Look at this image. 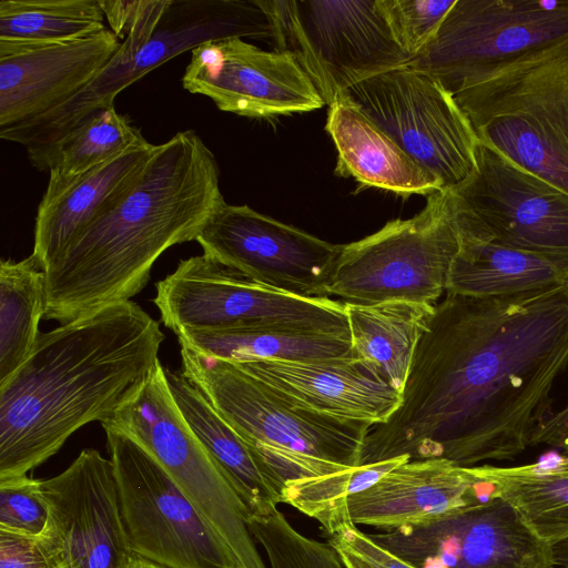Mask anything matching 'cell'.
<instances>
[{"label": "cell", "mask_w": 568, "mask_h": 568, "mask_svg": "<svg viewBox=\"0 0 568 568\" xmlns=\"http://www.w3.org/2000/svg\"><path fill=\"white\" fill-rule=\"evenodd\" d=\"M456 0H381L399 47L414 59L432 41Z\"/></svg>", "instance_id": "34"}, {"label": "cell", "mask_w": 568, "mask_h": 568, "mask_svg": "<svg viewBox=\"0 0 568 568\" xmlns=\"http://www.w3.org/2000/svg\"><path fill=\"white\" fill-rule=\"evenodd\" d=\"M224 201L215 155L195 131L158 144L134 180L44 271L43 318L62 325L131 301L155 261L195 241Z\"/></svg>", "instance_id": "2"}, {"label": "cell", "mask_w": 568, "mask_h": 568, "mask_svg": "<svg viewBox=\"0 0 568 568\" xmlns=\"http://www.w3.org/2000/svg\"><path fill=\"white\" fill-rule=\"evenodd\" d=\"M562 286H565L568 290V273L566 274Z\"/></svg>", "instance_id": "41"}, {"label": "cell", "mask_w": 568, "mask_h": 568, "mask_svg": "<svg viewBox=\"0 0 568 568\" xmlns=\"http://www.w3.org/2000/svg\"><path fill=\"white\" fill-rule=\"evenodd\" d=\"M247 527L266 556L267 568H346L329 541L303 535L277 507L251 515Z\"/></svg>", "instance_id": "33"}, {"label": "cell", "mask_w": 568, "mask_h": 568, "mask_svg": "<svg viewBox=\"0 0 568 568\" xmlns=\"http://www.w3.org/2000/svg\"><path fill=\"white\" fill-rule=\"evenodd\" d=\"M339 552L346 568H414L378 546L354 524H347L328 540Z\"/></svg>", "instance_id": "36"}, {"label": "cell", "mask_w": 568, "mask_h": 568, "mask_svg": "<svg viewBox=\"0 0 568 568\" xmlns=\"http://www.w3.org/2000/svg\"><path fill=\"white\" fill-rule=\"evenodd\" d=\"M155 146L144 139L82 173L49 172L37 210L32 251L43 271L134 180Z\"/></svg>", "instance_id": "22"}, {"label": "cell", "mask_w": 568, "mask_h": 568, "mask_svg": "<svg viewBox=\"0 0 568 568\" xmlns=\"http://www.w3.org/2000/svg\"><path fill=\"white\" fill-rule=\"evenodd\" d=\"M386 133L443 190L476 170L478 139L454 97L433 77L404 64L351 85L341 97Z\"/></svg>", "instance_id": "12"}, {"label": "cell", "mask_w": 568, "mask_h": 568, "mask_svg": "<svg viewBox=\"0 0 568 568\" xmlns=\"http://www.w3.org/2000/svg\"><path fill=\"white\" fill-rule=\"evenodd\" d=\"M233 363L292 405L343 422L384 424L403 399L352 357Z\"/></svg>", "instance_id": "21"}, {"label": "cell", "mask_w": 568, "mask_h": 568, "mask_svg": "<svg viewBox=\"0 0 568 568\" xmlns=\"http://www.w3.org/2000/svg\"><path fill=\"white\" fill-rule=\"evenodd\" d=\"M471 469L544 542L554 547L568 540V455L519 466L477 465Z\"/></svg>", "instance_id": "28"}, {"label": "cell", "mask_w": 568, "mask_h": 568, "mask_svg": "<svg viewBox=\"0 0 568 568\" xmlns=\"http://www.w3.org/2000/svg\"><path fill=\"white\" fill-rule=\"evenodd\" d=\"M195 241L203 254L260 284L325 297L342 245L258 213L247 205L215 210Z\"/></svg>", "instance_id": "15"}, {"label": "cell", "mask_w": 568, "mask_h": 568, "mask_svg": "<svg viewBox=\"0 0 568 568\" xmlns=\"http://www.w3.org/2000/svg\"><path fill=\"white\" fill-rule=\"evenodd\" d=\"M275 51L288 52L325 104L353 84L407 64L381 0H263Z\"/></svg>", "instance_id": "9"}, {"label": "cell", "mask_w": 568, "mask_h": 568, "mask_svg": "<svg viewBox=\"0 0 568 568\" xmlns=\"http://www.w3.org/2000/svg\"><path fill=\"white\" fill-rule=\"evenodd\" d=\"M453 97L479 142L568 194V40L501 64Z\"/></svg>", "instance_id": "5"}, {"label": "cell", "mask_w": 568, "mask_h": 568, "mask_svg": "<svg viewBox=\"0 0 568 568\" xmlns=\"http://www.w3.org/2000/svg\"><path fill=\"white\" fill-rule=\"evenodd\" d=\"M181 362L183 375L248 443L282 488L292 480L361 466L369 425L296 407L233 362L186 346H181Z\"/></svg>", "instance_id": "4"}, {"label": "cell", "mask_w": 568, "mask_h": 568, "mask_svg": "<svg viewBox=\"0 0 568 568\" xmlns=\"http://www.w3.org/2000/svg\"><path fill=\"white\" fill-rule=\"evenodd\" d=\"M191 52L183 88L211 99L221 111L272 118L325 104L288 52L265 51L241 38L207 41Z\"/></svg>", "instance_id": "18"}, {"label": "cell", "mask_w": 568, "mask_h": 568, "mask_svg": "<svg viewBox=\"0 0 568 568\" xmlns=\"http://www.w3.org/2000/svg\"><path fill=\"white\" fill-rule=\"evenodd\" d=\"M155 288L161 321L175 334L275 325L349 335L344 302L260 284L205 254L181 260Z\"/></svg>", "instance_id": "11"}, {"label": "cell", "mask_w": 568, "mask_h": 568, "mask_svg": "<svg viewBox=\"0 0 568 568\" xmlns=\"http://www.w3.org/2000/svg\"><path fill=\"white\" fill-rule=\"evenodd\" d=\"M164 338L133 301L41 333L0 384V481L27 476L85 424L109 420L159 361Z\"/></svg>", "instance_id": "3"}, {"label": "cell", "mask_w": 568, "mask_h": 568, "mask_svg": "<svg viewBox=\"0 0 568 568\" xmlns=\"http://www.w3.org/2000/svg\"><path fill=\"white\" fill-rule=\"evenodd\" d=\"M39 479L28 476L0 481V530L40 537L48 523Z\"/></svg>", "instance_id": "35"}, {"label": "cell", "mask_w": 568, "mask_h": 568, "mask_svg": "<svg viewBox=\"0 0 568 568\" xmlns=\"http://www.w3.org/2000/svg\"><path fill=\"white\" fill-rule=\"evenodd\" d=\"M182 415L231 483L250 516L282 503V486L248 443L216 412L181 371L165 368Z\"/></svg>", "instance_id": "24"}, {"label": "cell", "mask_w": 568, "mask_h": 568, "mask_svg": "<svg viewBox=\"0 0 568 568\" xmlns=\"http://www.w3.org/2000/svg\"><path fill=\"white\" fill-rule=\"evenodd\" d=\"M227 38L274 39L263 0H171L149 40L126 36L85 88L45 114L0 130V138L21 144L31 165L47 170L55 145L88 114L114 106L122 90L170 59Z\"/></svg>", "instance_id": "6"}, {"label": "cell", "mask_w": 568, "mask_h": 568, "mask_svg": "<svg viewBox=\"0 0 568 568\" xmlns=\"http://www.w3.org/2000/svg\"><path fill=\"white\" fill-rule=\"evenodd\" d=\"M100 0H1L0 41L64 42L104 29Z\"/></svg>", "instance_id": "30"}, {"label": "cell", "mask_w": 568, "mask_h": 568, "mask_svg": "<svg viewBox=\"0 0 568 568\" xmlns=\"http://www.w3.org/2000/svg\"><path fill=\"white\" fill-rule=\"evenodd\" d=\"M145 138L114 106L83 118L55 145L47 164L49 172L75 175L126 150Z\"/></svg>", "instance_id": "32"}, {"label": "cell", "mask_w": 568, "mask_h": 568, "mask_svg": "<svg viewBox=\"0 0 568 568\" xmlns=\"http://www.w3.org/2000/svg\"><path fill=\"white\" fill-rule=\"evenodd\" d=\"M0 568H61L41 537L0 530Z\"/></svg>", "instance_id": "37"}, {"label": "cell", "mask_w": 568, "mask_h": 568, "mask_svg": "<svg viewBox=\"0 0 568 568\" xmlns=\"http://www.w3.org/2000/svg\"><path fill=\"white\" fill-rule=\"evenodd\" d=\"M120 44L109 28L64 42L0 41V130L70 100L99 74Z\"/></svg>", "instance_id": "19"}, {"label": "cell", "mask_w": 568, "mask_h": 568, "mask_svg": "<svg viewBox=\"0 0 568 568\" xmlns=\"http://www.w3.org/2000/svg\"><path fill=\"white\" fill-rule=\"evenodd\" d=\"M176 336L181 346L230 362L352 357L349 335L297 327L245 325L184 329Z\"/></svg>", "instance_id": "27"}, {"label": "cell", "mask_w": 568, "mask_h": 568, "mask_svg": "<svg viewBox=\"0 0 568 568\" xmlns=\"http://www.w3.org/2000/svg\"><path fill=\"white\" fill-rule=\"evenodd\" d=\"M325 129L337 150L336 174L403 196L443 191L433 174L346 100L328 105Z\"/></svg>", "instance_id": "23"}, {"label": "cell", "mask_w": 568, "mask_h": 568, "mask_svg": "<svg viewBox=\"0 0 568 568\" xmlns=\"http://www.w3.org/2000/svg\"><path fill=\"white\" fill-rule=\"evenodd\" d=\"M409 456H398L372 464H364L334 474L292 480L282 489V503L288 504L316 520L333 535L351 521L347 500L387 474L408 462Z\"/></svg>", "instance_id": "31"}, {"label": "cell", "mask_w": 568, "mask_h": 568, "mask_svg": "<svg viewBox=\"0 0 568 568\" xmlns=\"http://www.w3.org/2000/svg\"><path fill=\"white\" fill-rule=\"evenodd\" d=\"M568 366V290L504 297L446 293L402 393L369 428L361 465L407 455L471 467L523 453Z\"/></svg>", "instance_id": "1"}, {"label": "cell", "mask_w": 568, "mask_h": 568, "mask_svg": "<svg viewBox=\"0 0 568 568\" xmlns=\"http://www.w3.org/2000/svg\"><path fill=\"white\" fill-rule=\"evenodd\" d=\"M476 170L448 190L460 232L568 257V194L478 141Z\"/></svg>", "instance_id": "14"}, {"label": "cell", "mask_w": 568, "mask_h": 568, "mask_svg": "<svg viewBox=\"0 0 568 568\" xmlns=\"http://www.w3.org/2000/svg\"><path fill=\"white\" fill-rule=\"evenodd\" d=\"M548 445L568 455V404L549 413L534 430L529 446Z\"/></svg>", "instance_id": "38"}, {"label": "cell", "mask_w": 568, "mask_h": 568, "mask_svg": "<svg viewBox=\"0 0 568 568\" xmlns=\"http://www.w3.org/2000/svg\"><path fill=\"white\" fill-rule=\"evenodd\" d=\"M128 568H165V567L154 564L152 561L145 560L141 557L132 555L129 560Z\"/></svg>", "instance_id": "40"}, {"label": "cell", "mask_w": 568, "mask_h": 568, "mask_svg": "<svg viewBox=\"0 0 568 568\" xmlns=\"http://www.w3.org/2000/svg\"><path fill=\"white\" fill-rule=\"evenodd\" d=\"M568 40V0H456L407 64L454 95L481 74Z\"/></svg>", "instance_id": "13"}, {"label": "cell", "mask_w": 568, "mask_h": 568, "mask_svg": "<svg viewBox=\"0 0 568 568\" xmlns=\"http://www.w3.org/2000/svg\"><path fill=\"white\" fill-rule=\"evenodd\" d=\"M38 486L48 510L40 537L61 568H128L132 552L111 459L83 449Z\"/></svg>", "instance_id": "17"}, {"label": "cell", "mask_w": 568, "mask_h": 568, "mask_svg": "<svg viewBox=\"0 0 568 568\" xmlns=\"http://www.w3.org/2000/svg\"><path fill=\"white\" fill-rule=\"evenodd\" d=\"M556 568H568V567H556Z\"/></svg>", "instance_id": "42"}, {"label": "cell", "mask_w": 568, "mask_h": 568, "mask_svg": "<svg viewBox=\"0 0 568 568\" xmlns=\"http://www.w3.org/2000/svg\"><path fill=\"white\" fill-rule=\"evenodd\" d=\"M459 231L448 190L427 196L422 211L344 244L327 295L373 304L403 300L435 305L447 290Z\"/></svg>", "instance_id": "8"}, {"label": "cell", "mask_w": 568, "mask_h": 568, "mask_svg": "<svg viewBox=\"0 0 568 568\" xmlns=\"http://www.w3.org/2000/svg\"><path fill=\"white\" fill-rule=\"evenodd\" d=\"M344 305L352 358L402 394L436 304L393 300Z\"/></svg>", "instance_id": "25"}, {"label": "cell", "mask_w": 568, "mask_h": 568, "mask_svg": "<svg viewBox=\"0 0 568 568\" xmlns=\"http://www.w3.org/2000/svg\"><path fill=\"white\" fill-rule=\"evenodd\" d=\"M104 423L158 459L229 547L239 568H267L247 527L246 506L182 415L160 359Z\"/></svg>", "instance_id": "7"}, {"label": "cell", "mask_w": 568, "mask_h": 568, "mask_svg": "<svg viewBox=\"0 0 568 568\" xmlns=\"http://www.w3.org/2000/svg\"><path fill=\"white\" fill-rule=\"evenodd\" d=\"M368 536L414 568H556L552 547L499 496L430 524Z\"/></svg>", "instance_id": "16"}, {"label": "cell", "mask_w": 568, "mask_h": 568, "mask_svg": "<svg viewBox=\"0 0 568 568\" xmlns=\"http://www.w3.org/2000/svg\"><path fill=\"white\" fill-rule=\"evenodd\" d=\"M496 497L471 467L445 458L408 460L347 500L351 521L379 531L430 524Z\"/></svg>", "instance_id": "20"}, {"label": "cell", "mask_w": 568, "mask_h": 568, "mask_svg": "<svg viewBox=\"0 0 568 568\" xmlns=\"http://www.w3.org/2000/svg\"><path fill=\"white\" fill-rule=\"evenodd\" d=\"M102 426L132 555L165 568H239L158 459L126 433Z\"/></svg>", "instance_id": "10"}, {"label": "cell", "mask_w": 568, "mask_h": 568, "mask_svg": "<svg viewBox=\"0 0 568 568\" xmlns=\"http://www.w3.org/2000/svg\"><path fill=\"white\" fill-rule=\"evenodd\" d=\"M45 313V274L31 254L0 263V384L31 355Z\"/></svg>", "instance_id": "29"}, {"label": "cell", "mask_w": 568, "mask_h": 568, "mask_svg": "<svg viewBox=\"0 0 568 568\" xmlns=\"http://www.w3.org/2000/svg\"><path fill=\"white\" fill-rule=\"evenodd\" d=\"M556 567H568V540L552 547Z\"/></svg>", "instance_id": "39"}, {"label": "cell", "mask_w": 568, "mask_h": 568, "mask_svg": "<svg viewBox=\"0 0 568 568\" xmlns=\"http://www.w3.org/2000/svg\"><path fill=\"white\" fill-rule=\"evenodd\" d=\"M567 273L568 257L521 251L459 231L446 293L479 298L513 296L562 286Z\"/></svg>", "instance_id": "26"}]
</instances>
